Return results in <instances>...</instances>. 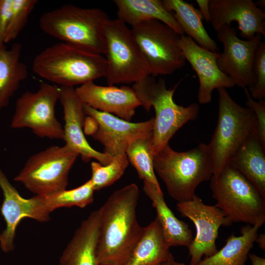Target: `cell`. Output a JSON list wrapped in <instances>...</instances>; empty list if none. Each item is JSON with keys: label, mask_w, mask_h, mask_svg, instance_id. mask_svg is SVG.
Instances as JSON below:
<instances>
[{"label": "cell", "mask_w": 265, "mask_h": 265, "mask_svg": "<svg viewBox=\"0 0 265 265\" xmlns=\"http://www.w3.org/2000/svg\"><path fill=\"white\" fill-rule=\"evenodd\" d=\"M139 196L132 183L113 192L98 209L99 265H124L129 258L144 230L136 216Z\"/></svg>", "instance_id": "1"}, {"label": "cell", "mask_w": 265, "mask_h": 265, "mask_svg": "<svg viewBox=\"0 0 265 265\" xmlns=\"http://www.w3.org/2000/svg\"><path fill=\"white\" fill-rule=\"evenodd\" d=\"M153 163L169 195L177 203L193 199L197 186L213 174L210 149L205 143L185 152L176 151L168 144L154 155Z\"/></svg>", "instance_id": "2"}, {"label": "cell", "mask_w": 265, "mask_h": 265, "mask_svg": "<svg viewBox=\"0 0 265 265\" xmlns=\"http://www.w3.org/2000/svg\"><path fill=\"white\" fill-rule=\"evenodd\" d=\"M32 69L56 85L73 87L106 78L107 63L102 54L61 42L39 53L33 59Z\"/></svg>", "instance_id": "3"}, {"label": "cell", "mask_w": 265, "mask_h": 265, "mask_svg": "<svg viewBox=\"0 0 265 265\" xmlns=\"http://www.w3.org/2000/svg\"><path fill=\"white\" fill-rule=\"evenodd\" d=\"M109 20L102 9L65 4L43 13L39 26L62 42L102 55L106 52L105 26Z\"/></svg>", "instance_id": "4"}, {"label": "cell", "mask_w": 265, "mask_h": 265, "mask_svg": "<svg viewBox=\"0 0 265 265\" xmlns=\"http://www.w3.org/2000/svg\"><path fill=\"white\" fill-rule=\"evenodd\" d=\"M168 89L165 81L149 75L132 86L141 106L149 111L153 107L155 111L152 135L154 155L168 142L174 134L189 121L195 120L200 107L196 103L186 107L179 106L173 100V95L180 83Z\"/></svg>", "instance_id": "5"}, {"label": "cell", "mask_w": 265, "mask_h": 265, "mask_svg": "<svg viewBox=\"0 0 265 265\" xmlns=\"http://www.w3.org/2000/svg\"><path fill=\"white\" fill-rule=\"evenodd\" d=\"M218 115L217 125L208 144L213 166V175L228 165L235 153L253 134L257 121L253 112L236 103L226 88L217 89Z\"/></svg>", "instance_id": "6"}, {"label": "cell", "mask_w": 265, "mask_h": 265, "mask_svg": "<svg viewBox=\"0 0 265 265\" xmlns=\"http://www.w3.org/2000/svg\"><path fill=\"white\" fill-rule=\"evenodd\" d=\"M211 180L215 206L232 223L264 224L265 198L242 174L228 165Z\"/></svg>", "instance_id": "7"}, {"label": "cell", "mask_w": 265, "mask_h": 265, "mask_svg": "<svg viewBox=\"0 0 265 265\" xmlns=\"http://www.w3.org/2000/svg\"><path fill=\"white\" fill-rule=\"evenodd\" d=\"M105 39L109 85L135 83L150 75L147 61L125 23L109 19L105 26Z\"/></svg>", "instance_id": "8"}, {"label": "cell", "mask_w": 265, "mask_h": 265, "mask_svg": "<svg viewBox=\"0 0 265 265\" xmlns=\"http://www.w3.org/2000/svg\"><path fill=\"white\" fill-rule=\"evenodd\" d=\"M79 156L66 145L49 147L30 156L14 180L36 195L65 190L69 172Z\"/></svg>", "instance_id": "9"}, {"label": "cell", "mask_w": 265, "mask_h": 265, "mask_svg": "<svg viewBox=\"0 0 265 265\" xmlns=\"http://www.w3.org/2000/svg\"><path fill=\"white\" fill-rule=\"evenodd\" d=\"M131 30L147 61L150 76L171 75L185 65L179 45L181 35L167 25L148 20L132 26Z\"/></svg>", "instance_id": "10"}, {"label": "cell", "mask_w": 265, "mask_h": 265, "mask_svg": "<svg viewBox=\"0 0 265 265\" xmlns=\"http://www.w3.org/2000/svg\"><path fill=\"white\" fill-rule=\"evenodd\" d=\"M59 98V87L46 82L35 92H25L16 101L11 127L27 128L40 137L63 140V127L55 115Z\"/></svg>", "instance_id": "11"}, {"label": "cell", "mask_w": 265, "mask_h": 265, "mask_svg": "<svg viewBox=\"0 0 265 265\" xmlns=\"http://www.w3.org/2000/svg\"><path fill=\"white\" fill-rule=\"evenodd\" d=\"M85 117L84 132L104 146L103 153L113 157L125 154L129 145L141 137L153 135L154 117L132 123L83 104Z\"/></svg>", "instance_id": "12"}, {"label": "cell", "mask_w": 265, "mask_h": 265, "mask_svg": "<svg viewBox=\"0 0 265 265\" xmlns=\"http://www.w3.org/2000/svg\"><path fill=\"white\" fill-rule=\"evenodd\" d=\"M176 208L195 226V236L187 248L189 265H196L203 256L209 257L217 251L216 240L219 229L233 223L218 208L204 204L196 195L190 200L178 202Z\"/></svg>", "instance_id": "13"}, {"label": "cell", "mask_w": 265, "mask_h": 265, "mask_svg": "<svg viewBox=\"0 0 265 265\" xmlns=\"http://www.w3.org/2000/svg\"><path fill=\"white\" fill-rule=\"evenodd\" d=\"M217 32V38L223 46V52L219 53L217 58L219 69L235 85L242 88L252 87L255 80L253 64L262 35L257 34L251 39H241L231 25L224 26Z\"/></svg>", "instance_id": "14"}, {"label": "cell", "mask_w": 265, "mask_h": 265, "mask_svg": "<svg viewBox=\"0 0 265 265\" xmlns=\"http://www.w3.org/2000/svg\"><path fill=\"white\" fill-rule=\"evenodd\" d=\"M186 60L196 73L199 86L198 100L201 104L212 101L213 90L221 88L233 87L232 80L219 69L217 63L219 53L209 51L197 44L187 36L181 35L179 41Z\"/></svg>", "instance_id": "15"}, {"label": "cell", "mask_w": 265, "mask_h": 265, "mask_svg": "<svg viewBox=\"0 0 265 265\" xmlns=\"http://www.w3.org/2000/svg\"><path fill=\"white\" fill-rule=\"evenodd\" d=\"M59 101L63 109V140L65 145L78 153L85 162L94 159L104 165L109 163L113 158L95 150L85 138L83 130L85 119L83 104L75 89L60 86Z\"/></svg>", "instance_id": "16"}, {"label": "cell", "mask_w": 265, "mask_h": 265, "mask_svg": "<svg viewBox=\"0 0 265 265\" xmlns=\"http://www.w3.org/2000/svg\"><path fill=\"white\" fill-rule=\"evenodd\" d=\"M209 7L210 22L216 32L235 21L243 38L265 35V13L252 0H210Z\"/></svg>", "instance_id": "17"}, {"label": "cell", "mask_w": 265, "mask_h": 265, "mask_svg": "<svg viewBox=\"0 0 265 265\" xmlns=\"http://www.w3.org/2000/svg\"><path fill=\"white\" fill-rule=\"evenodd\" d=\"M75 90L83 104L127 121L131 122L136 108L141 106L134 91L128 86H104L90 81Z\"/></svg>", "instance_id": "18"}, {"label": "cell", "mask_w": 265, "mask_h": 265, "mask_svg": "<svg viewBox=\"0 0 265 265\" xmlns=\"http://www.w3.org/2000/svg\"><path fill=\"white\" fill-rule=\"evenodd\" d=\"M99 210L92 212L75 231L60 258L59 265H99Z\"/></svg>", "instance_id": "19"}, {"label": "cell", "mask_w": 265, "mask_h": 265, "mask_svg": "<svg viewBox=\"0 0 265 265\" xmlns=\"http://www.w3.org/2000/svg\"><path fill=\"white\" fill-rule=\"evenodd\" d=\"M143 191L152 202L165 239L171 247H188L193 238L189 225L179 220L167 206L162 190L143 181Z\"/></svg>", "instance_id": "20"}, {"label": "cell", "mask_w": 265, "mask_h": 265, "mask_svg": "<svg viewBox=\"0 0 265 265\" xmlns=\"http://www.w3.org/2000/svg\"><path fill=\"white\" fill-rule=\"evenodd\" d=\"M118 19L131 26L142 22L156 20L173 29L181 35L184 33L172 12L160 0H115Z\"/></svg>", "instance_id": "21"}, {"label": "cell", "mask_w": 265, "mask_h": 265, "mask_svg": "<svg viewBox=\"0 0 265 265\" xmlns=\"http://www.w3.org/2000/svg\"><path fill=\"white\" fill-rule=\"evenodd\" d=\"M265 149L255 133L235 153L228 165L242 174L265 198Z\"/></svg>", "instance_id": "22"}, {"label": "cell", "mask_w": 265, "mask_h": 265, "mask_svg": "<svg viewBox=\"0 0 265 265\" xmlns=\"http://www.w3.org/2000/svg\"><path fill=\"white\" fill-rule=\"evenodd\" d=\"M157 218L143 233L124 265H162L171 253Z\"/></svg>", "instance_id": "23"}, {"label": "cell", "mask_w": 265, "mask_h": 265, "mask_svg": "<svg viewBox=\"0 0 265 265\" xmlns=\"http://www.w3.org/2000/svg\"><path fill=\"white\" fill-rule=\"evenodd\" d=\"M0 187L3 195L1 213L6 223L5 229L0 234V246L4 252L14 248L17 227L24 218L27 217V199L23 197L0 169Z\"/></svg>", "instance_id": "24"}, {"label": "cell", "mask_w": 265, "mask_h": 265, "mask_svg": "<svg viewBox=\"0 0 265 265\" xmlns=\"http://www.w3.org/2000/svg\"><path fill=\"white\" fill-rule=\"evenodd\" d=\"M22 45L13 44L8 49L0 46V111L6 107L10 99L27 77L26 66L20 60Z\"/></svg>", "instance_id": "25"}, {"label": "cell", "mask_w": 265, "mask_h": 265, "mask_svg": "<svg viewBox=\"0 0 265 265\" xmlns=\"http://www.w3.org/2000/svg\"><path fill=\"white\" fill-rule=\"evenodd\" d=\"M165 7L173 13L184 34L200 47L212 52L219 51L217 44L209 35L203 24L199 9L183 0H163Z\"/></svg>", "instance_id": "26"}, {"label": "cell", "mask_w": 265, "mask_h": 265, "mask_svg": "<svg viewBox=\"0 0 265 265\" xmlns=\"http://www.w3.org/2000/svg\"><path fill=\"white\" fill-rule=\"evenodd\" d=\"M262 225L257 224L242 227L241 235H231L220 250L211 256L205 257L196 265H245Z\"/></svg>", "instance_id": "27"}, {"label": "cell", "mask_w": 265, "mask_h": 265, "mask_svg": "<svg viewBox=\"0 0 265 265\" xmlns=\"http://www.w3.org/2000/svg\"><path fill=\"white\" fill-rule=\"evenodd\" d=\"M152 135L139 137L132 141L128 146L126 154L139 178L161 190L154 168Z\"/></svg>", "instance_id": "28"}, {"label": "cell", "mask_w": 265, "mask_h": 265, "mask_svg": "<svg viewBox=\"0 0 265 265\" xmlns=\"http://www.w3.org/2000/svg\"><path fill=\"white\" fill-rule=\"evenodd\" d=\"M129 160L126 153L116 155L107 164L91 163V177L89 179L94 190L107 187L117 181L125 172Z\"/></svg>", "instance_id": "29"}, {"label": "cell", "mask_w": 265, "mask_h": 265, "mask_svg": "<svg viewBox=\"0 0 265 265\" xmlns=\"http://www.w3.org/2000/svg\"><path fill=\"white\" fill-rule=\"evenodd\" d=\"M94 191L89 180L76 188L70 190L66 189L47 196L53 211L60 208L72 206L83 208L92 203Z\"/></svg>", "instance_id": "30"}, {"label": "cell", "mask_w": 265, "mask_h": 265, "mask_svg": "<svg viewBox=\"0 0 265 265\" xmlns=\"http://www.w3.org/2000/svg\"><path fill=\"white\" fill-rule=\"evenodd\" d=\"M37 3V0H12L11 15L5 35L4 43L17 38Z\"/></svg>", "instance_id": "31"}, {"label": "cell", "mask_w": 265, "mask_h": 265, "mask_svg": "<svg viewBox=\"0 0 265 265\" xmlns=\"http://www.w3.org/2000/svg\"><path fill=\"white\" fill-rule=\"evenodd\" d=\"M253 71L255 83L247 89L253 99L263 100L265 98V43L263 41H261L256 50Z\"/></svg>", "instance_id": "32"}, {"label": "cell", "mask_w": 265, "mask_h": 265, "mask_svg": "<svg viewBox=\"0 0 265 265\" xmlns=\"http://www.w3.org/2000/svg\"><path fill=\"white\" fill-rule=\"evenodd\" d=\"M245 92L247 107L254 113L256 121V134L262 145L265 147V100L255 101L247 88H243Z\"/></svg>", "instance_id": "33"}, {"label": "cell", "mask_w": 265, "mask_h": 265, "mask_svg": "<svg viewBox=\"0 0 265 265\" xmlns=\"http://www.w3.org/2000/svg\"><path fill=\"white\" fill-rule=\"evenodd\" d=\"M12 0H0V46L4 45V38L11 12Z\"/></svg>", "instance_id": "34"}, {"label": "cell", "mask_w": 265, "mask_h": 265, "mask_svg": "<svg viewBox=\"0 0 265 265\" xmlns=\"http://www.w3.org/2000/svg\"><path fill=\"white\" fill-rule=\"evenodd\" d=\"M210 0H196L199 11H200L203 18L207 22H210L211 20L210 11L209 7Z\"/></svg>", "instance_id": "35"}, {"label": "cell", "mask_w": 265, "mask_h": 265, "mask_svg": "<svg viewBox=\"0 0 265 265\" xmlns=\"http://www.w3.org/2000/svg\"><path fill=\"white\" fill-rule=\"evenodd\" d=\"M248 257L251 265H265V259L254 254H249Z\"/></svg>", "instance_id": "36"}, {"label": "cell", "mask_w": 265, "mask_h": 265, "mask_svg": "<svg viewBox=\"0 0 265 265\" xmlns=\"http://www.w3.org/2000/svg\"><path fill=\"white\" fill-rule=\"evenodd\" d=\"M255 242L259 245V247L263 250H265V235L260 234L258 235Z\"/></svg>", "instance_id": "37"}, {"label": "cell", "mask_w": 265, "mask_h": 265, "mask_svg": "<svg viewBox=\"0 0 265 265\" xmlns=\"http://www.w3.org/2000/svg\"><path fill=\"white\" fill-rule=\"evenodd\" d=\"M174 261H175V259L172 254H171L169 258H168V259L164 263H163L162 265H174Z\"/></svg>", "instance_id": "38"}, {"label": "cell", "mask_w": 265, "mask_h": 265, "mask_svg": "<svg viewBox=\"0 0 265 265\" xmlns=\"http://www.w3.org/2000/svg\"><path fill=\"white\" fill-rule=\"evenodd\" d=\"M255 3L256 5L258 7H259V8L262 9H263V8H265V0H260L258 1H257V2H255Z\"/></svg>", "instance_id": "39"}, {"label": "cell", "mask_w": 265, "mask_h": 265, "mask_svg": "<svg viewBox=\"0 0 265 265\" xmlns=\"http://www.w3.org/2000/svg\"><path fill=\"white\" fill-rule=\"evenodd\" d=\"M174 265H185L184 263H181V262H176L175 260V261H174Z\"/></svg>", "instance_id": "40"}, {"label": "cell", "mask_w": 265, "mask_h": 265, "mask_svg": "<svg viewBox=\"0 0 265 265\" xmlns=\"http://www.w3.org/2000/svg\"><path fill=\"white\" fill-rule=\"evenodd\" d=\"M99 265H104V264H100Z\"/></svg>", "instance_id": "41"}]
</instances>
